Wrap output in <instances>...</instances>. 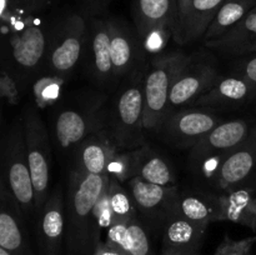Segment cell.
<instances>
[{
    "mask_svg": "<svg viewBox=\"0 0 256 255\" xmlns=\"http://www.w3.org/2000/svg\"><path fill=\"white\" fill-rule=\"evenodd\" d=\"M0 255H14V254H12V252H8L6 249H4V248L0 246Z\"/></svg>",
    "mask_w": 256,
    "mask_h": 255,
    "instance_id": "f35d334b",
    "label": "cell"
},
{
    "mask_svg": "<svg viewBox=\"0 0 256 255\" xmlns=\"http://www.w3.org/2000/svg\"><path fill=\"white\" fill-rule=\"evenodd\" d=\"M254 232H255V235H256V226H255V229H254Z\"/></svg>",
    "mask_w": 256,
    "mask_h": 255,
    "instance_id": "b9f144b4",
    "label": "cell"
},
{
    "mask_svg": "<svg viewBox=\"0 0 256 255\" xmlns=\"http://www.w3.org/2000/svg\"><path fill=\"white\" fill-rule=\"evenodd\" d=\"M255 242L256 235L242 240H234L226 235L212 255H250Z\"/></svg>",
    "mask_w": 256,
    "mask_h": 255,
    "instance_id": "1f68e13d",
    "label": "cell"
},
{
    "mask_svg": "<svg viewBox=\"0 0 256 255\" xmlns=\"http://www.w3.org/2000/svg\"><path fill=\"white\" fill-rule=\"evenodd\" d=\"M176 214L205 226L215 222H224L222 195L205 190H179Z\"/></svg>",
    "mask_w": 256,
    "mask_h": 255,
    "instance_id": "44dd1931",
    "label": "cell"
},
{
    "mask_svg": "<svg viewBox=\"0 0 256 255\" xmlns=\"http://www.w3.org/2000/svg\"><path fill=\"white\" fill-rule=\"evenodd\" d=\"M140 219L152 229L162 230L170 216L176 214L179 186H162L134 178L126 182Z\"/></svg>",
    "mask_w": 256,
    "mask_h": 255,
    "instance_id": "5bb4252c",
    "label": "cell"
},
{
    "mask_svg": "<svg viewBox=\"0 0 256 255\" xmlns=\"http://www.w3.org/2000/svg\"><path fill=\"white\" fill-rule=\"evenodd\" d=\"M254 176H256V125L248 139L232 150L206 180L219 192H224L249 182Z\"/></svg>",
    "mask_w": 256,
    "mask_h": 255,
    "instance_id": "e0dca14e",
    "label": "cell"
},
{
    "mask_svg": "<svg viewBox=\"0 0 256 255\" xmlns=\"http://www.w3.org/2000/svg\"><path fill=\"white\" fill-rule=\"evenodd\" d=\"M0 119H2V109H0Z\"/></svg>",
    "mask_w": 256,
    "mask_h": 255,
    "instance_id": "60d3db41",
    "label": "cell"
},
{
    "mask_svg": "<svg viewBox=\"0 0 256 255\" xmlns=\"http://www.w3.org/2000/svg\"><path fill=\"white\" fill-rule=\"evenodd\" d=\"M230 72L245 78L256 86V52L235 58L230 65Z\"/></svg>",
    "mask_w": 256,
    "mask_h": 255,
    "instance_id": "d6a6232c",
    "label": "cell"
},
{
    "mask_svg": "<svg viewBox=\"0 0 256 255\" xmlns=\"http://www.w3.org/2000/svg\"><path fill=\"white\" fill-rule=\"evenodd\" d=\"M192 0H176V8H178V14H176V26H175L174 32V40L178 42L180 34H182V26H184L185 19H186L188 10H189V5Z\"/></svg>",
    "mask_w": 256,
    "mask_h": 255,
    "instance_id": "e575fe53",
    "label": "cell"
},
{
    "mask_svg": "<svg viewBox=\"0 0 256 255\" xmlns=\"http://www.w3.org/2000/svg\"><path fill=\"white\" fill-rule=\"evenodd\" d=\"M12 6V0H0V20L8 14Z\"/></svg>",
    "mask_w": 256,
    "mask_h": 255,
    "instance_id": "8d00e7d4",
    "label": "cell"
},
{
    "mask_svg": "<svg viewBox=\"0 0 256 255\" xmlns=\"http://www.w3.org/2000/svg\"><path fill=\"white\" fill-rule=\"evenodd\" d=\"M176 0H134V26L148 56L162 54L176 26Z\"/></svg>",
    "mask_w": 256,
    "mask_h": 255,
    "instance_id": "30bf717a",
    "label": "cell"
},
{
    "mask_svg": "<svg viewBox=\"0 0 256 255\" xmlns=\"http://www.w3.org/2000/svg\"><path fill=\"white\" fill-rule=\"evenodd\" d=\"M135 159H136L135 149L118 150L108 165L106 175L110 179H115L122 184H126L129 180L135 178Z\"/></svg>",
    "mask_w": 256,
    "mask_h": 255,
    "instance_id": "4dcf8cb0",
    "label": "cell"
},
{
    "mask_svg": "<svg viewBox=\"0 0 256 255\" xmlns=\"http://www.w3.org/2000/svg\"><path fill=\"white\" fill-rule=\"evenodd\" d=\"M105 234V242L124 255H152L148 226L140 218L114 222Z\"/></svg>",
    "mask_w": 256,
    "mask_h": 255,
    "instance_id": "603a6c76",
    "label": "cell"
},
{
    "mask_svg": "<svg viewBox=\"0 0 256 255\" xmlns=\"http://www.w3.org/2000/svg\"><path fill=\"white\" fill-rule=\"evenodd\" d=\"M224 2L225 0H192L178 44L186 45L202 39Z\"/></svg>",
    "mask_w": 256,
    "mask_h": 255,
    "instance_id": "4316f807",
    "label": "cell"
},
{
    "mask_svg": "<svg viewBox=\"0 0 256 255\" xmlns=\"http://www.w3.org/2000/svg\"><path fill=\"white\" fill-rule=\"evenodd\" d=\"M25 216L0 175V246L14 255H32Z\"/></svg>",
    "mask_w": 256,
    "mask_h": 255,
    "instance_id": "d6986e66",
    "label": "cell"
},
{
    "mask_svg": "<svg viewBox=\"0 0 256 255\" xmlns=\"http://www.w3.org/2000/svg\"><path fill=\"white\" fill-rule=\"evenodd\" d=\"M212 52L226 58H240L256 52V6L222 36L204 42Z\"/></svg>",
    "mask_w": 256,
    "mask_h": 255,
    "instance_id": "7402d4cb",
    "label": "cell"
},
{
    "mask_svg": "<svg viewBox=\"0 0 256 255\" xmlns=\"http://www.w3.org/2000/svg\"><path fill=\"white\" fill-rule=\"evenodd\" d=\"M2 99H4V98H2V82H0V100Z\"/></svg>",
    "mask_w": 256,
    "mask_h": 255,
    "instance_id": "ab89813d",
    "label": "cell"
},
{
    "mask_svg": "<svg viewBox=\"0 0 256 255\" xmlns=\"http://www.w3.org/2000/svg\"><path fill=\"white\" fill-rule=\"evenodd\" d=\"M25 149L35 196V214L49 196L52 172V138L35 104L25 106L22 116ZM35 218V216H34Z\"/></svg>",
    "mask_w": 256,
    "mask_h": 255,
    "instance_id": "52a82bcc",
    "label": "cell"
},
{
    "mask_svg": "<svg viewBox=\"0 0 256 255\" xmlns=\"http://www.w3.org/2000/svg\"><path fill=\"white\" fill-rule=\"evenodd\" d=\"M255 124L245 119L224 120L190 149V168L205 179L220 162L248 139Z\"/></svg>",
    "mask_w": 256,
    "mask_h": 255,
    "instance_id": "ba28073f",
    "label": "cell"
},
{
    "mask_svg": "<svg viewBox=\"0 0 256 255\" xmlns=\"http://www.w3.org/2000/svg\"><path fill=\"white\" fill-rule=\"evenodd\" d=\"M208 226L174 214L162 226V250L200 252Z\"/></svg>",
    "mask_w": 256,
    "mask_h": 255,
    "instance_id": "d4e9b609",
    "label": "cell"
},
{
    "mask_svg": "<svg viewBox=\"0 0 256 255\" xmlns=\"http://www.w3.org/2000/svg\"><path fill=\"white\" fill-rule=\"evenodd\" d=\"M118 152L106 126L88 135L72 152V170L82 174L106 175L108 165Z\"/></svg>",
    "mask_w": 256,
    "mask_h": 255,
    "instance_id": "ffe728a7",
    "label": "cell"
},
{
    "mask_svg": "<svg viewBox=\"0 0 256 255\" xmlns=\"http://www.w3.org/2000/svg\"><path fill=\"white\" fill-rule=\"evenodd\" d=\"M135 178L162 186H178V178L172 162L162 154L144 144L135 149Z\"/></svg>",
    "mask_w": 256,
    "mask_h": 255,
    "instance_id": "484cf974",
    "label": "cell"
},
{
    "mask_svg": "<svg viewBox=\"0 0 256 255\" xmlns=\"http://www.w3.org/2000/svg\"><path fill=\"white\" fill-rule=\"evenodd\" d=\"M88 16L82 12H70L55 22L45 74L66 80L82 62Z\"/></svg>",
    "mask_w": 256,
    "mask_h": 255,
    "instance_id": "9c48e42d",
    "label": "cell"
},
{
    "mask_svg": "<svg viewBox=\"0 0 256 255\" xmlns=\"http://www.w3.org/2000/svg\"><path fill=\"white\" fill-rule=\"evenodd\" d=\"M65 79L45 74L38 78L32 85L34 94V104L39 109H45L52 105H56L62 95Z\"/></svg>",
    "mask_w": 256,
    "mask_h": 255,
    "instance_id": "f546056e",
    "label": "cell"
},
{
    "mask_svg": "<svg viewBox=\"0 0 256 255\" xmlns=\"http://www.w3.org/2000/svg\"><path fill=\"white\" fill-rule=\"evenodd\" d=\"M254 6H256V0H225L202 35V42H212L222 36Z\"/></svg>",
    "mask_w": 256,
    "mask_h": 255,
    "instance_id": "83f0119b",
    "label": "cell"
},
{
    "mask_svg": "<svg viewBox=\"0 0 256 255\" xmlns=\"http://www.w3.org/2000/svg\"><path fill=\"white\" fill-rule=\"evenodd\" d=\"M55 22L16 9L0 20V70L12 78L20 92L45 75Z\"/></svg>",
    "mask_w": 256,
    "mask_h": 255,
    "instance_id": "6da1fadb",
    "label": "cell"
},
{
    "mask_svg": "<svg viewBox=\"0 0 256 255\" xmlns=\"http://www.w3.org/2000/svg\"><path fill=\"white\" fill-rule=\"evenodd\" d=\"M145 66L122 80L110 94L106 130L118 150L136 149L146 144L144 129Z\"/></svg>",
    "mask_w": 256,
    "mask_h": 255,
    "instance_id": "277c9868",
    "label": "cell"
},
{
    "mask_svg": "<svg viewBox=\"0 0 256 255\" xmlns=\"http://www.w3.org/2000/svg\"><path fill=\"white\" fill-rule=\"evenodd\" d=\"M106 199L112 224L140 218L132 194L126 185L122 182L109 178L106 185Z\"/></svg>",
    "mask_w": 256,
    "mask_h": 255,
    "instance_id": "f1b7e54d",
    "label": "cell"
},
{
    "mask_svg": "<svg viewBox=\"0 0 256 255\" xmlns=\"http://www.w3.org/2000/svg\"><path fill=\"white\" fill-rule=\"evenodd\" d=\"M0 175L16 199L25 219H34V188L25 149L22 118L15 120L0 139Z\"/></svg>",
    "mask_w": 256,
    "mask_h": 255,
    "instance_id": "8992f818",
    "label": "cell"
},
{
    "mask_svg": "<svg viewBox=\"0 0 256 255\" xmlns=\"http://www.w3.org/2000/svg\"><path fill=\"white\" fill-rule=\"evenodd\" d=\"M256 100V86L240 75L230 72L222 75L205 94L192 106L205 109H238Z\"/></svg>",
    "mask_w": 256,
    "mask_h": 255,
    "instance_id": "ac0fdd59",
    "label": "cell"
},
{
    "mask_svg": "<svg viewBox=\"0 0 256 255\" xmlns=\"http://www.w3.org/2000/svg\"><path fill=\"white\" fill-rule=\"evenodd\" d=\"M35 232L42 255H60L65 244V194L62 186L50 192L35 214Z\"/></svg>",
    "mask_w": 256,
    "mask_h": 255,
    "instance_id": "2e32d148",
    "label": "cell"
},
{
    "mask_svg": "<svg viewBox=\"0 0 256 255\" xmlns=\"http://www.w3.org/2000/svg\"><path fill=\"white\" fill-rule=\"evenodd\" d=\"M110 54L116 84L132 72L145 66L149 60L134 25L122 18H108Z\"/></svg>",
    "mask_w": 256,
    "mask_h": 255,
    "instance_id": "9a60e30c",
    "label": "cell"
},
{
    "mask_svg": "<svg viewBox=\"0 0 256 255\" xmlns=\"http://www.w3.org/2000/svg\"><path fill=\"white\" fill-rule=\"evenodd\" d=\"M109 92H82L55 105L52 120V140L58 152L72 154L88 135L106 126Z\"/></svg>",
    "mask_w": 256,
    "mask_h": 255,
    "instance_id": "7a4b0ae2",
    "label": "cell"
},
{
    "mask_svg": "<svg viewBox=\"0 0 256 255\" xmlns=\"http://www.w3.org/2000/svg\"><path fill=\"white\" fill-rule=\"evenodd\" d=\"M189 55L180 50L150 58L144 75V129L155 132L168 115L172 84Z\"/></svg>",
    "mask_w": 256,
    "mask_h": 255,
    "instance_id": "5b68a950",
    "label": "cell"
},
{
    "mask_svg": "<svg viewBox=\"0 0 256 255\" xmlns=\"http://www.w3.org/2000/svg\"><path fill=\"white\" fill-rule=\"evenodd\" d=\"M52 0H12L10 9L22 10L30 14H42L52 5Z\"/></svg>",
    "mask_w": 256,
    "mask_h": 255,
    "instance_id": "836d02e7",
    "label": "cell"
},
{
    "mask_svg": "<svg viewBox=\"0 0 256 255\" xmlns=\"http://www.w3.org/2000/svg\"><path fill=\"white\" fill-rule=\"evenodd\" d=\"M160 255H200V252H178V250H162Z\"/></svg>",
    "mask_w": 256,
    "mask_h": 255,
    "instance_id": "74e56055",
    "label": "cell"
},
{
    "mask_svg": "<svg viewBox=\"0 0 256 255\" xmlns=\"http://www.w3.org/2000/svg\"><path fill=\"white\" fill-rule=\"evenodd\" d=\"M224 205V222L244 225L252 230L256 226V176L249 182L220 192Z\"/></svg>",
    "mask_w": 256,
    "mask_h": 255,
    "instance_id": "cb8c5ba5",
    "label": "cell"
},
{
    "mask_svg": "<svg viewBox=\"0 0 256 255\" xmlns=\"http://www.w3.org/2000/svg\"><path fill=\"white\" fill-rule=\"evenodd\" d=\"M92 255H124L122 252H119L118 249H115L114 246L109 245L105 242H100L96 245L94 250V254Z\"/></svg>",
    "mask_w": 256,
    "mask_h": 255,
    "instance_id": "d590c367",
    "label": "cell"
},
{
    "mask_svg": "<svg viewBox=\"0 0 256 255\" xmlns=\"http://www.w3.org/2000/svg\"><path fill=\"white\" fill-rule=\"evenodd\" d=\"M222 122V116L215 110L188 106L168 115L155 134L172 146L192 149Z\"/></svg>",
    "mask_w": 256,
    "mask_h": 255,
    "instance_id": "4fadbf2b",
    "label": "cell"
},
{
    "mask_svg": "<svg viewBox=\"0 0 256 255\" xmlns=\"http://www.w3.org/2000/svg\"><path fill=\"white\" fill-rule=\"evenodd\" d=\"M220 76L218 62L212 54L205 50L190 54L170 90L168 115L192 106V102L205 94Z\"/></svg>",
    "mask_w": 256,
    "mask_h": 255,
    "instance_id": "7c38bea8",
    "label": "cell"
},
{
    "mask_svg": "<svg viewBox=\"0 0 256 255\" xmlns=\"http://www.w3.org/2000/svg\"><path fill=\"white\" fill-rule=\"evenodd\" d=\"M109 38L108 18L88 16L86 38L80 65L86 79L96 89L112 94L118 84L114 76Z\"/></svg>",
    "mask_w": 256,
    "mask_h": 255,
    "instance_id": "8fae6325",
    "label": "cell"
},
{
    "mask_svg": "<svg viewBox=\"0 0 256 255\" xmlns=\"http://www.w3.org/2000/svg\"><path fill=\"white\" fill-rule=\"evenodd\" d=\"M108 175L70 170L65 192V249L68 255H92V214L108 184Z\"/></svg>",
    "mask_w": 256,
    "mask_h": 255,
    "instance_id": "3957f363",
    "label": "cell"
}]
</instances>
